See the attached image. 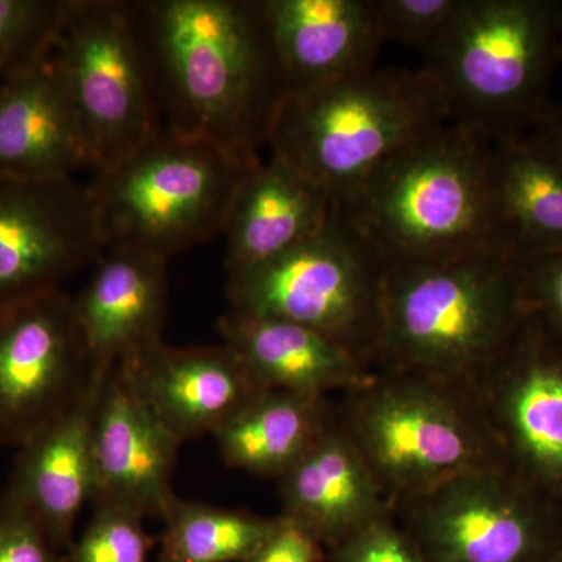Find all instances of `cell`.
Returning a JSON list of instances; mask_svg holds the SVG:
<instances>
[{
	"label": "cell",
	"mask_w": 562,
	"mask_h": 562,
	"mask_svg": "<svg viewBox=\"0 0 562 562\" xmlns=\"http://www.w3.org/2000/svg\"><path fill=\"white\" fill-rule=\"evenodd\" d=\"M72 0H0V81L52 57Z\"/></svg>",
	"instance_id": "cell-26"
},
{
	"label": "cell",
	"mask_w": 562,
	"mask_h": 562,
	"mask_svg": "<svg viewBox=\"0 0 562 562\" xmlns=\"http://www.w3.org/2000/svg\"><path fill=\"white\" fill-rule=\"evenodd\" d=\"M247 166L206 140L162 125L144 146L88 183L105 250L169 262L222 235Z\"/></svg>",
	"instance_id": "cell-7"
},
{
	"label": "cell",
	"mask_w": 562,
	"mask_h": 562,
	"mask_svg": "<svg viewBox=\"0 0 562 562\" xmlns=\"http://www.w3.org/2000/svg\"><path fill=\"white\" fill-rule=\"evenodd\" d=\"M560 57H562V22H561V49H560Z\"/></svg>",
	"instance_id": "cell-35"
},
{
	"label": "cell",
	"mask_w": 562,
	"mask_h": 562,
	"mask_svg": "<svg viewBox=\"0 0 562 562\" xmlns=\"http://www.w3.org/2000/svg\"><path fill=\"white\" fill-rule=\"evenodd\" d=\"M291 94L376 68L382 31L373 0H262Z\"/></svg>",
	"instance_id": "cell-19"
},
{
	"label": "cell",
	"mask_w": 562,
	"mask_h": 562,
	"mask_svg": "<svg viewBox=\"0 0 562 562\" xmlns=\"http://www.w3.org/2000/svg\"><path fill=\"white\" fill-rule=\"evenodd\" d=\"M117 366L180 443L216 435L266 391L222 342L198 347L161 342Z\"/></svg>",
	"instance_id": "cell-15"
},
{
	"label": "cell",
	"mask_w": 562,
	"mask_h": 562,
	"mask_svg": "<svg viewBox=\"0 0 562 562\" xmlns=\"http://www.w3.org/2000/svg\"><path fill=\"white\" fill-rule=\"evenodd\" d=\"M525 301L562 338V250L525 262Z\"/></svg>",
	"instance_id": "cell-31"
},
{
	"label": "cell",
	"mask_w": 562,
	"mask_h": 562,
	"mask_svg": "<svg viewBox=\"0 0 562 562\" xmlns=\"http://www.w3.org/2000/svg\"><path fill=\"white\" fill-rule=\"evenodd\" d=\"M181 443L139 397L121 366L103 383L94 430V505H111L161 519L176 497L172 487Z\"/></svg>",
	"instance_id": "cell-14"
},
{
	"label": "cell",
	"mask_w": 562,
	"mask_h": 562,
	"mask_svg": "<svg viewBox=\"0 0 562 562\" xmlns=\"http://www.w3.org/2000/svg\"><path fill=\"white\" fill-rule=\"evenodd\" d=\"M168 262L133 250H105L88 283L72 295L92 368L106 375L162 341Z\"/></svg>",
	"instance_id": "cell-18"
},
{
	"label": "cell",
	"mask_w": 562,
	"mask_h": 562,
	"mask_svg": "<svg viewBox=\"0 0 562 562\" xmlns=\"http://www.w3.org/2000/svg\"><path fill=\"white\" fill-rule=\"evenodd\" d=\"M543 562H562V549L558 550V552L554 553L553 557H550L549 560Z\"/></svg>",
	"instance_id": "cell-34"
},
{
	"label": "cell",
	"mask_w": 562,
	"mask_h": 562,
	"mask_svg": "<svg viewBox=\"0 0 562 562\" xmlns=\"http://www.w3.org/2000/svg\"><path fill=\"white\" fill-rule=\"evenodd\" d=\"M492 140L472 125L446 122L344 195L336 217L383 266L506 250L492 191Z\"/></svg>",
	"instance_id": "cell-2"
},
{
	"label": "cell",
	"mask_w": 562,
	"mask_h": 562,
	"mask_svg": "<svg viewBox=\"0 0 562 562\" xmlns=\"http://www.w3.org/2000/svg\"><path fill=\"white\" fill-rule=\"evenodd\" d=\"M335 416L328 397L265 391L214 438L231 468L280 480L312 449Z\"/></svg>",
	"instance_id": "cell-24"
},
{
	"label": "cell",
	"mask_w": 562,
	"mask_h": 562,
	"mask_svg": "<svg viewBox=\"0 0 562 562\" xmlns=\"http://www.w3.org/2000/svg\"><path fill=\"white\" fill-rule=\"evenodd\" d=\"M328 562H424L394 513L375 520L327 552Z\"/></svg>",
	"instance_id": "cell-29"
},
{
	"label": "cell",
	"mask_w": 562,
	"mask_h": 562,
	"mask_svg": "<svg viewBox=\"0 0 562 562\" xmlns=\"http://www.w3.org/2000/svg\"><path fill=\"white\" fill-rule=\"evenodd\" d=\"M473 390L505 468L562 508V338L528 310Z\"/></svg>",
	"instance_id": "cell-11"
},
{
	"label": "cell",
	"mask_w": 562,
	"mask_h": 562,
	"mask_svg": "<svg viewBox=\"0 0 562 562\" xmlns=\"http://www.w3.org/2000/svg\"><path fill=\"white\" fill-rule=\"evenodd\" d=\"M106 375L95 376L68 412L22 443L11 468L7 492L65 553L94 495L92 430Z\"/></svg>",
	"instance_id": "cell-16"
},
{
	"label": "cell",
	"mask_w": 562,
	"mask_h": 562,
	"mask_svg": "<svg viewBox=\"0 0 562 562\" xmlns=\"http://www.w3.org/2000/svg\"><path fill=\"white\" fill-rule=\"evenodd\" d=\"M90 150L50 58L0 83V177L76 179Z\"/></svg>",
	"instance_id": "cell-21"
},
{
	"label": "cell",
	"mask_w": 562,
	"mask_h": 562,
	"mask_svg": "<svg viewBox=\"0 0 562 562\" xmlns=\"http://www.w3.org/2000/svg\"><path fill=\"white\" fill-rule=\"evenodd\" d=\"M530 135L562 165V106H549Z\"/></svg>",
	"instance_id": "cell-33"
},
{
	"label": "cell",
	"mask_w": 562,
	"mask_h": 562,
	"mask_svg": "<svg viewBox=\"0 0 562 562\" xmlns=\"http://www.w3.org/2000/svg\"><path fill=\"white\" fill-rule=\"evenodd\" d=\"M460 0H373L383 40L427 50L453 16Z\"/></svg>",
	"instance_id": "cell-28"
},
{
	"label": "cell",
	"mask_w": 562,
	"mask_h": 562,
	"mask_svg": "<svg viewBox=\"0 0 562 562\" xmlns=\"http://www.w3.org/2000/svg\"><path fill=\"white\" fill-rule=\"evenodd\" d=\"M161 520L160 562H244L271 532L277 516L176 495Z\"/></svg>",
	"instance_id": "cell-25"
},
{
	"label": "cell",
	"mask_w": 562,
	"mask_h": 562,
	"mask_svg": "<svg viewBox=\"0 0 562 562\" xmlns=\"http://www.w3.org/2000/svg\"><path fill=\"white\" fill-rule=\"evenodd\" d=\"M281 513L312 531L325 549L394 513V501L336 416L280 479Z\"/></svg>",
	"instance_id": "cell-17"
},
{
	"label": "cell",
	"mask_w": 562,
	"mask_h": 562,
	"mask_svg": "<svg viewBox=\"0 0 562 562\" xmlns=\"http://www.w3.org/2000/svg\"><path fill=\"white\" fill-rule=\"evenodd\" d=\"M383 269L335 214L324 231L294 249L228 273L225 292L233 312L313 328L371 368Z\"/></svg>",
	"instance_id": "cell-8"
},
{
	"label": "cell",
	"mask_w": 562,
	"mask_h": 562,
	"mask_svg": "<svg viewBox=\"0 0 562 562\" xmlns=\"http://www.w3.org/2000/svg\"><path fill=\"white\" fill-rule=\"evenodd\" d=\"M221 342L266 391L328 397L368 382L372 369L335 339L292 322L228 310L217 321Z\"/></svg>",
	"instance_id": "cell-22"
},
{
	"label": "cell",
	"mask_w": 562,
	"mask_h": 562,
	"mask_svg": "<svg viewBox=\"0 0 562 562\" xmlns=\"http://www.w3.org/2000/svg\"><path fill=\"white\" fill-rule=\"evenodd\" d=\"M50 60L76 111L94 172L125 160L162 128L127 2L72 0Z\"/></svg>",
	"instance_id": "cell-9"
},
{
	"label": "cell",
	"mask_w": 562,
	"mask_h": 562,
	"mask_svg": "<svg viewBox=\"0 0 562 562\" xmlns=\"http://www.w3.org/2000/svg\"><path fill=\"white\" fill-rule=\"evenodd\" d=\"M527 313L525 262L506 250L384 266L372 371L473 384Z\"/></svg>",
	"instance_id": "cell-3"
},
{
	"label": "cell",
	"mask_w": 562,
	"mask_h": 562,
	"mask_svg": "<svg viewBox=\"0 0 562 562\" xmlns=\"http://www.w3.org/2000/svg\"><path fill=\"white\" fill-rule=\"evenodd\" d=\"M324 543L290 517L279 514L271 532L244 562H324Z\"/></svg>",
	"instance_id": "cell-32"
},
{
	"label": "cell",
	"mask_w": 562,
	"mask_h": 562,
	"mask_svg": "<svg viewBox=\"0 0 562 562\" xmlns=\"http://www.w3.org/2000/svg\"><path fill=\"white\" fill-rule=\"evenodd\" d=\"M338 416L394 505L439 484L505 465L473 384L372 371Z\"/></svg>",
	"instance_id": "cell-6"
},
{
	"label": "cell",
	"mask_w": 562,
	"mask_h": 562,
	"mask_svg": "<svg viewBox=\"0 0 562 562\" xmlns=\"http://www.w3.org/2000/svg\"><path fill=\"white\" fill-rule=\"evenodd\" d=\"M95 376L69 292L0 310V447L20 449Z\"/></svg>",
	"instance_id": "cell-12"
},
{
	"label": "cell",
	"mask_w": 562,
	"mask_h": 562,
	"mask_svg": "<svg viewBox=\"0 0 562 562\" xmlns=\"http://www.w3.org/2000/svg\"><path fill=\"white\" fill-rule=\"evenodd\" d=\"M143 517L111 505H94V513L68 550L69 562H147L154 538Z\"/></svg>",
	"instance_id": "cell-27"
},
{
	"label": "cell",
	"mask_w": 562,
	"mask_h": 562,
	"mask_svg": "<svg viewBox=\"0 0 562 562\" xmlns=\"http://www.w3.org/2000/svg\"><path fill=\"white\" fill-rule=\"evenodd\" d=\"M491 177L503 247L524 262L561 251V162L524 133L492 140Z\"/></svg>",
	"instance_id": "cell-23"
},
{
	"label": "cell",
	"mask_w": 562,
	"mask_h": 562,
	"mask_svg": "<svg viewBox=\"0 0 562 562\" xmlns=\"http://www.w3.org/2000/svg\"><path fill=\"white\" fill-rule=\"evenodd\" d=\"M162 125L262 160L286 80L262 0H132Z\"/></svg>",
	"instance_id": "cell-1"
},
{
	"label": "cell",
	"mask_w": 562,
	"mask_h": 562,
	"mask_svg": "<svg viewBox=\"0 0 562 562\" xmlns=\"http://www.w3.org/2000/svg\"><path fill=\"white\" fill-rule=\"evenodd\" d=\"M452 121L424 68H373L288 95L268 150L338 203L397 151Z\"/></svg>",
	"instance_id": "cell-4"
},
{
	"label": "cell",
	"mask_w": 562,
	"mask_h": 562,
	"mask_svg": "<svg viewBox=\"0 0 562 562\" xmlns=\"http://www.w3.org/2000/svg\"><path fill=\"white\" fill-rule=\"evenodd\" d=\"M561 22V3L549 0H460L424 50V69L441 87L452 121L492 139L535 127L550 106Z\"/></svg>",
	"instance_id": "cell-5"
},
{
	"label": "cell",
	"mask_w": 562,
	"mask_h": 562,
	"mask_svg": "<svg viewBox=\"0 0 562 562\" xmlns=\"http://www.w3.org/2000/svg\"><path fill=\"white\" fill-rule=\"evenodd\" d=\"M103 251L88 184L0 177V310L61 291Z\"/></svg>",
	"instance_id": "cell-13"
},
{
	"label": "cell",
	"mask_w": 562,
	"mask_h": 562,
	"mask_svg": "<svg viewBox=\"0 0 562 562\" xmlns=\"http://www.w3.org/2000/svg\"><path fill=\"white\" fill-rule=\"evenodd\" d=\"M336 214L335 201L308 177L277 157L243 173L222 235L227 239L225 269H249L324 231Z\"/></svg>",
	"instance_id": "cell-20"
},
{
	"label": "cell",
	"mask_w": 562,
	"mask_h": 562,
	"mask_svg": "<svg viewBox=\"0 0 562 562\" xmlns=\"http://www.w3.org/2000/svg\"><path fill=\"white\" fill-rule=\"evenodd\" d=\"M0 562H69L7 491L0 495Z\"/></svg>",
	"instance_id": "cell-30"
},
{
	"label": "cell",
	"mask_w": 562,
	"mask_h": 562,
	"mask_svg": "<svg viewBox=\"0 0 562 562\" xmlns=\"http://www.w3.org/2000/svg\"><path fill=\"white\" fill-rule=\"evenodd\" d=\"M424 562H543L562 549V508L508 468L457 476L395 503Z\"/></svg>",
	"instance_id": "cell-10"
}]
</instances>
